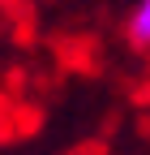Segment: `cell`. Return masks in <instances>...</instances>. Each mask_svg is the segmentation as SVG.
<instances>
[{
    "instance_id": "obj_1",
    "label": "cell",
    "mask_w": 150,
    "mask_h": 155,
    "mask_svg": "<svg viewBox=\"0 0 150 155\" xmlns=\"http://www.w3.org/2000/svg\"><path fill=\"white\" fill-rule=\"evenodd\" d=\"M124 39L137 52L150 48V0H137L133 5V13H129V22H124Z\"/></svg>"
}]
</instances>
